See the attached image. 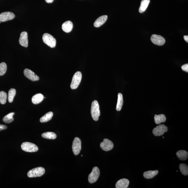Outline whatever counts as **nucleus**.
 Listing matches in <instances>:
<instances>
[{"instance_id":"f257e3e1","label":"nucleus","mask_w":188,"mask_h":188,"mask_svg":"<svg viewBox=\"0 0 188 188\" xmlns=\"http://www.w3.org/2000/svg\"><path fill=\"white\" fill-rule=\"evenodd\" d=\"M91 113L92 118L94 121L98 120L101 113L98 103L97 101H95L92 103Z\"/></svg>"},{"instance_id":"f03ea898","label":"nucleus","mask_w":188,"mask_h":188,"mask_svg":"<svg viewBox=\"0 0 188 188\" xmlns=\"http://www.w3.org/2000/svg\"><path fill=\"white\" fill-rule=\"evenodd\" d=\"M45 173L44 168L39 167L30 170L27 173V175L29 178L40 177L44 175Z\"/></svg>"},{"instance_id":"7ed1b4c3","label":"nucleus","mask_w":188,"mask_h":188,"mask_svg":"<svg viewBox=\"0 0 188 188\" xmlns=\"http://www.w3.org/2000/svg\"><path fill=\"white\" fill-rule=\"evenodd\" d=\"M43 40L45 44L51 48L56 46V40L53 36L48 33H45L43 36Z\"/></svg>"},{"instance_id":"20e7f679","label":"nucleus","mask_w":188,"mask_h":188,"mask_svg":"<svg viewBox=\"0 0 188 188\" xmlns=\"http://www.w3.org/2000/svg\"><path fill=\"white\" fill-rule=\"evenodd\" d=\"M82 78V74L80 72H77L74 74L72 77L70 87L72 89H76L81 83Z\"/></svg>"},{"instance_id":"39448f33","label":"nucleus","mask_w":188,"mask_h":188,"mask_svg":"<svg viewBox=\"0 0 188 188\" xmlns=\"http://www.w3.org/2000/svg\"><path fill=\"white\" fill-rule=\"evenodd\" d=\"M21 148L24 151L28 152H35L38 150V147L36 145L28 142H23L21 145Z\"/></svg>"},{"instance_id":"423d86ee","label":"nucleus","mask_w":188,"mask_h":188,"mask_svg":"<svg viewBox=\"0 0 188 188\" xmlns=\"http://www.w3.org/2000/svg\"><path fill=\"white\" fill-rule=\"evenodd\" d=\"M100 175V171L98 168L94 167L90 174L88 176V181L89 183L93 184L96 181Z\"/></svg>"},{"instance_id":"0eeeda50","label":"nucleus","mask_w":188,"mask_h":188,"mask_svg":"<svg viewBox=\"0 0 188 188\" xmlns=\"http://www.w3.org/2000/svg\"><path fill=\"white\" fill-rule=\"evenodd\" d=\"M72 150L75 155H77L80 153L81 150V141L79 138L76 137L74 139L72 143Z\"/></svg>"},{"instance_id":"6e6552de","label":"nucleus","mask_w":188,"mask_h":188,"mask_svg":"<svg viewBox=\"0 0 188 188\" xmlns=\"http://www.w3.org/2000/svg\"><path fill=\"white\" fill-rule=\"evenodd\" d=\"M168 129L167 127L164 124L158 125L153 130V133L155 136H162L164 133L167 132Z\"/></svg>"},{"instance_id":"1a4fd4ad","label":"nucleus","mask_w":188,"mask_h":188,"mask_svg":"<svg viewBox=\"0 0 188 188\" xmlns=\"http://www.w3.org/2000/svg\"><path fill=\"white\" fill-rule=\"evenodd\" d=\"M151 40L153 44L158 46H163L166 42L165 39L163 37L155 34L152 35Z\"/></svg>"},{"instance_id":"9d476101","label":"nucleus","mask_w":188,"mask_h":188,"mask_svg":"<svg viewBox=\"0 0 188 188\" xmlns=\"http://www.w3.org/2000/svg\"><path fill=\"white\" fill-rule=\"evenodd\" d=\"M100 146L103 150L105 151H108L112 150L114 145L111 140L107 139H104L103 142L101 143Z\"/></svg>"},{"instance_id":"9b49d317","label":"nucleus","mask_w":188,"mask_h":188,"mask_svg":"<svg viewBox=\"0 0 188 188\" xmlns=\"http://www.w3.org/2000/svg\"><path fill=\"white\" fill-rule=\"evenodd\" d=\"M15 17V15L12 12H3L0 14V21L1 22H6L13 20Z\"/></svg>"},{"instance_id":"f8f14e48","label":"nucleus","mask_w":188,"mask_h":188,"mask_svg":"<svg viewBox=\"0 0 188 188\" xmlns=\"http://www.w3.org/2000/svg\"><path fill=\"white\" fill-rule=\"evenodd\" d=\"M25 76L29 80L32 81H38L39 80V77L35 74L34 72L31 70L25 69L24 70Z\"/></svg>"},{"instance_id":"ddd939ff","label":"nucleus","mask_w":188,"mask_h":188,"mask_svg":"<svg viewBox=\"0 0 188 188\" xmlns=\"http://www.w3.org/2000/svg\"><path fill=\"white\" fill-rule=\"evenodd\" d=\"M19 43L21 46L27 48L28 46V34L26 31L21 33L19 39Z\"/></svg>"},{"instance_id":"4468645a","label":"nucleus","mask_w":188,"mask_h":188,"mask_svg":"<svg viewBox=\"0 0 188 188\" xmlns=\"http://www.w3.org/2000/svg\"><path fill=\"white\" fill-rule=\"evenodd\" d=\"M107 19L108 17L106 15H103L99 17L94 23V26L97 28L101 27L106 22Z\"/></svg>"},{"instance_id":"2eb2a0df","label":"nucleus","mask_w":188,"mask_h":188,"mask_svg":"<svg viewBox=\"0 0 188 188\" xmlns=\"http://www.w3.org/2000/svg\"><path fill=\"white\" fill-rule=\"evenodd\" d=\"M73 27V23L70 21H68L63 23L62 26V30L68 33L71 32Z\"/></svg>"},{"instance_id":"dca6fc26","label":"nucleus","mask_w":188,"mask_h":188,"mask_svg":"<svg viewBox=\"0 0 188 188\" xmlns=\"http://www.w3.org/2000/svg\"><path fill=\"white\" fill-rule=\"evenodd\" d=\"M129 184V181L127 179H122L119 180L116 183V188H127L128 187Z\"/></svg>"},{"instance_id":"f3484780","label":"nucleus","mask_w":188,"mask_h":188,"mask_svg":"<svg viewBox=\"0 0 188 188\" xmlns=\"http://www.w3.org/2000/svg\"><path fill=\"white\" fill-rule=\"evenodd\" d=\"M43 95L41 93H38L33 96L32 98V103L36 105L40 103L44 99Z\"/></svg>"},{"instance_id":"a211bd4d","label":"nucleus","mask_w":188,"mask_h":188,"mask_svg":"<svg viewBox=\"0 0 188 188\" xmlns=\"http://www.w3.org/2000/svg\"><path fill=\"white\" fill-rule=\"evenodd\" d=\"M158 173V171L157 170H154V171L150 170V171L144 172L143 176L146 179H150L157 175Z\"/></svg>"},{"instance_id":"6ab92c4d","label":"nucleus","mask_w":188,"mask_h":188,"mask_svg":"<svg viewBox=\"0 0 188 188\" xmlns=\"http://www.w3.org/2000/svg\"><path fill=\"white\" fill-rule=\"evenodd\" d=\"M150 3V0H142L141 1L139 11L140 13H142L146 10Z\"/></svg>"},{"instance_id":"aec40b11","label":"nucleus","mask_w":188,"mask_h":188,"mask_svg":"<svg viewBox=\"0 0 188 188\" xmlns=\"http://www.w3.org/2000/svg\"><path fill=\"white\" fill-rule=\"evenodd\" d=\"M176 155L180 160H185L187 159L188 153L185 150H180L177 152Z\"/></svg>"},{"instance_id":"412c9836","label":"nucleus","mask_w":188,"mask_h":188,"mask_svg":"<svg viewBox=\"0 0 188 188\" xmlns=\"http://www.w3.org/2000/svg\"><path fill=\"white\" fill-rule=\"evenodd\" d=\"M155 122L156 124H159L161 123L166 122V118L165 115L163 114L159 115H155L154 117Z\"/></svg>"},{"instance_id":"4be33fe9","label":"nucleus","mask_w":188,"mask_h":188,"mask_svg":"<svg viewBox=\"0 0 188 188\" xmlns=\"http://www.w3.org/2000/svg\"><path fill=\"white\" fill-rule=\"evenodd\" d=\"M53 113L50 111L46 114L42 116L40 119V121L41 123H45L48 122V121L52 119L53 116Z\"/></svg>"},{"instance_id":"5701e85b","label":"nucleus","mask_w":188,"mask_h":188,"mask_svg":"<svg viewBox=\"0 0 188 188\" xmlns=\"http://www.w3.org/2000/svg\"><path fill=\"white\" fill-rule=\"evenodd\" d=\"M123 95L121 93H119L118 95V99L116 105V110L119 111L122 109L123 105Z\"/></svg>"},{"instance_id":"b1692460","label":"nucleus","mask_w":188,"mask_h":188,"mask_svg":"<svg viewBox=\"0 0 188 188\" xmlns=\"http://www.w3.org/2000/svg\"><path fill=\"white\" fill-rule=\"evenodd\" d=\"M43 138L49 139V140H54L56 138V135L54 133L48 132L43 133L42 134Z\"/></svg>"},{"instance_id":"393cba45","label":"nucleus","mask_w":188,"mask_h":188,"mask_svg":"<svg viewBox=\"0 0 188 188\" xmlns=\"http://www.w3.org/2000/svg\"><path fill=\"white\" fill-rule=\"evenodd\" d=\"M14 114V113L12 112L10 113L7 115L3 118V122L7 123H9L12 122L14 120L13 116Z\"/></svg>"},{"instance_id":"a878e982","label":"nucleus","mask_w":188,"mask_h":188,"mask_svg":"<svg viewBox=\"0 0 188 188\" xmlns=\"http://www.w3.org/2000/svg\"><path fill=\"white\" fill-rule=\"evenodd\" d=\"M16 93V91L14 89H11L9 91L8 93V101L9 103H12L13 101L14 98Z\"/></svg>"},{"instance_id":"bb28decb","label":"nucleus","mask_w":188,"mask_h":188,"mask_svg":"<svg viewBox=\"0 0 188 188\" xmlns=\"http://www.w3.org/2000/svg\"><path fill=\"white\" fill-rule=\"evenodd\" d=\"M179 169L181 173L185 176L188 175V167L187 164L181 163L179 165Z\"/></svg>"},{"instance_id":"cd10ccee","label":"nucleus","mask_w":188,"mask_h":188,"mask_svg":"<svg viewBox=\"0 0 188 188\" xmlns=\"http://www.w3.org/2000/svg\"><path fill=\"white\" fill-rule=\"evenodd\" d=\"M7 95L6 93L4 91L0 92V103L1 104H4L6 103Z\"/></svg>"},{"instance_id":"c85d7f7f","label":"nucleus","mask_w":188,"mask_h":188,"mask_svg":"<svg viewBox=\"0 0 188 188\" xmlns=\"http://www.w3.org/2000/svg\"><path fill=\"white\" fill-rule=\"evenodd\" d=\"M7 67L5 62H2L0 64V76L4 75L7 72Z\"/></svg>"},{"instance_id":"c756f323","label":"nucleus","mask_w":188,"mask_h":188,"mask_svg":"<svg viewBox=\"0 0 188 188\" xmlns=\"http://www.w3.org/2000/svg\"><path fill=\"white\" fill-rule=\"evenodd\" d=\"M181 69L187 72H188V64H186L181 66Z\"/></svg>"},{"instance_id":"7c9ffc66","label":"nucleus","mask_w":188,"mask_h":188,"mask_svg":"<svg viewBox=\"0 0 188 188\" xmlns=\"http://www.w3.org/2000/svg\"><path fill=\"white\" fill-rule=\"evenodd\" d=\"M7 127L6 125L0 124V131L5 130L7 129Z\"/></svg>"},{"instance_id":"2f4dec72","label":"nucleus","mask_w":188,"mask_h":188,"mask_svg":"<svg viewBox=\"0 0 188 188\" xmlns=\"http://www.w3.org/2000/svg\"><path fill=\"white\" fill-rule=\"evenodd\" d=\"M184 39L186 42L188 43V36L187 35H185V36H184Z\"/></svg>"},{"instance_id":"473e14b6","label":"nucleus","mask_w":188,"mask_h":188,"mask_svg":"<svg viewBox=\"0 0 188 188\" xmlns=\"http://www.w3.org/2000/svg\"><path fill=\"white\" fill-rule=\"evenodd\" d=\"M54 1V0H46V2L48 3H52Z\"/></svg>"},{"instance_id":"72a5a7b5","label":"nucleus","mask_w":188,"mask_h":188,"mask_svg":"<svg viewBox=\"0 0 188 188\" xmlns=\"http://www.w3.org/2000/svg\"><path fill=\"white\" fill-rule=\"evenodd\" d=\"M162 138H164V137H162Z\"/></svg>"},{"instance_id":"f704fd0d","label":"nucleus","mask_w":188,"mask_h":188,"mask_svg":"<svg viewBox=\"0 0 188 188\" xmlns=\"http://www.w3.org/2000/svg\"><path fill=\"white\" fill-rule=\"evenodd\" d=\"M1 21H0V23H1Z\"/></svg>"},{"instance_id":"c9c22d12","label":"nucleus","mask_w":188,"mask_h":188,"mask_svg":"<svg viewBox=\"0 0 188 188\" xmlns=\"http://www.w3.org/2000/svg\"><path fill=\"white\" fill-rule=\"evenodd\" d=\"M81 156H83V155H81Z\"/></svg>"}]
</instances>
